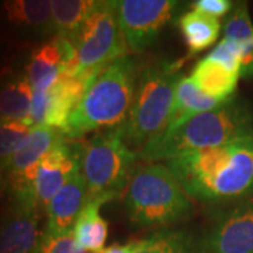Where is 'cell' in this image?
<instances>
[{"label":"cell","instance_id":"6da1fadb","mask_svg":"<svg viewBox=\"0 0 253 253\" xmlns=\"http://www.w3.org/2000/svg\"><path fill=\"white\" fill-rule=\"evenodd\" d=\"M190 199L218 204L253 194V132L165 161Z\"/></svg>","mask_w":253,"mask_h":253},{"label":"cell","instance_id":"7a4b0ae2","mask_svg":"<svg viewBox=\"0 0 253 253\" xmlns=\"http://www.w3.org/2000/svg\"><path fill=\"white\" fill-rule=\"evenodd\" d=\"M138 78L135 59L128 55L103 68L89 82L63 134L79 139L93 131L120 128L134 103Z\"/></svg>","mask_w":253,"mask_h":253},{"label":"cell","instance_id":"3957f363","mask_svg":"<svg viewBox=\"0 0 253 253\" xmlns=\"http://www.w3.org/2000/svg\"><path fill=\"white\" fill-rule=\"evenodd\" d=\"M251 132L252 106L234 97L218 109L193 117L174 131L158 135L138 155L148 163L168 161L186 152L217 148Z\"/></svg>","mask_w":253,"mask_h":253},{"label":"cell","instance_id":"277c9868","mask_svg":"<svg viewBox=\"0 0 253 253\" xmlns=\"http://www.w3.org/2000/svg\"><path fill=\"white\" fill-rule=\"evenodd\" d=\"M179 68L180 62H159L139 73L134 103L126 123L118 128L124 142L135 152L161 135L168 126L181 79Z\"/></svg>","mask_w":253,"mask_h":253},{"label":"cell","instance_id":"5b68a950","mask_svg":"<svg viewBox=\"0 0 253 253\" xmlns=\"http://www.w3.org/2000/svg\"><path fill=\"white\" fill-rule=\"evenodd\" d=\"M126 210L138 226H165L191 214L193 204L166 165L148 163L134 170L126 190Z\"/></svg>","mask_w":253,"mask_h":253},{"label":"cell","instance_id":"8992f818","mask_svg":"<svg viewBox=\"0 0 253 253\" xmlns=\"http://www.w3.org/2000/svg\"><path fill=\"white\" fill-rule=\"evenodd\" d=\"M139 155L124 142L120 129L100 131L82 144L81 173L87 199H116L126 189Z\"/></svg>","mask_w":253,"mask_h":253},{"label":"cell","instance_id":"52a82bcc","mask_svg":"<svg viewBox=\"0 0 253 253\" xmlns=\"http://www.w3.org/2000/svg\"><path fill=\"white\" fill-rule=\"evenodd\" d=\"M71 41L78 55L76 78L91 79L103 68L126 56V45L118 24L117 1H97Z\"/></svg>","mask_w":253,"mask_h":253},{"label":"cell","instance_id":"ba28073f","mask_svg":"<svg viewBox=\"0 0 253 253\" xmlns=\"http://www.w3.org/2000/svg\"><path fill=\"white\" fill-rule=\"evenodd\" d=\"M173 0H121L117 1L118 24L126 49L142 52L154 44L172 20L177 7Z\"/></svg>","mask_w":253,"mask_h":253},{"label":"cell","instance_id":"9c48e42d","mask_svg":"<svg viewBox=\"0 0 253 253\" xmlns=\"http://www.w3.org/2000/svg\"><path fill=\"white\" fill-rule=\"evenodd\" d=\"M82 144L63 136L37 166L31 186V204L38 210L49 201L81 170Z\"/></svg>","mask_w":253,"mask_h":253},{"label":"cell","instance_id":"30bf717a","mask_svg":"<svg viewBox=\"0 0 253 253\" xmlns=\"http://www.w3.org/2000/svg\"><path fill=\"white\" fill-rule=\"evenodd\" d=\"M197 253H253V199L225 211L196 248Z\"/></svg>","mask_w":253,"mask_h":253},{"label":"cell","instance_id":"8fae6325","mask_svg":"<svg viewBox=\"0 0 253 253\" xmlns=\"http://www.w3.org/2000/svg\"><path fill=\"white\" fill-rule=\"evenodd\" d=\"M27 79L34 90H49L63 76L78 75V55L71 40L56 37L33 51Z\"/></svg>","mask_w":253,"mask_h":253},{"label":"cell","instance_id":"7c38bea8","mask_svg":"<svg viewBox=\"0 0 253 253\" xmlns=\"http://www.w3.org/2000/svg\"><path fill=\"white\" fill-rule=\"evenodd\" d=\"M86 200L87 189L79 170L49 201L46 207V234H66L73 231Z\"/></svg>","mask_w":253,"mask_h":253},{"label":"cell","instance_id":"4fadbf2b","mask_svg":"<svg viewBox=\"0 0 253 253\" xmlns=\"http://www.w3.org/2000/svg\"><path fill=\"white\" fill-rule=\"evenodd\" d=\"M42 235L37 210L21 207L0 226V253H37Z\"/></svg>","mask_w":253,"mask_h":253},{"label":"cell","instance_id":"5bb4252c","mask_svg":"<svg viewBox=\"0 0 253 253\" xmlns=\"http://www.w3.org/2000/svg\"><path fill=\"white\" fill-rule=\"evenodd\" d=\"M91 79L63 76L52 89L46 90V113L44 126L65 132L72 113L79 104Z\"/></svg>","mask_w":253,"mask_h":253},{"label":"cell","instance_id":"9a60e30c","mask_svg":"<svg viewBox=\"0 0 253 253\" xmlns=\"http://www.w3.org/2000/svg\"><path fill=\"white\" fill-rule=\"evenodd\" d=\"M226 101H219L217 99L208 97L193 84L189 76H181L177 83L176 94H174V103H173L172 113L168 121V126L162 134L174 131L176 128L181 126L193 117L207 113L211 110L218 109Z\"/></svg>","mask_w":253,"mask_h":253},{"label":"cell","instance_id":"2e32d148","mask_svg":"<svg viewBox=\"0 0 253 253\" xmlns=\"http://www.w3.org/2000/svg\"><path fill=\"white\" fill-rule=\"evenodd\" d=\"M110 197H90L86 200L81 214L73 226V235L82 249L100 253L109 236V224L100 215V207L110 201Z\"/></svg>","mask_w":253,"mask_h":253},{"label":"cell","instance_id":"e0dca14e","mask_svg":"<svg viewBox=\"0 0 253 253\" xmlns=\"http://www.w3.org/2000/svg\"><path fill=\"white\" fill-rule=\"evenodd\" d=\"M189 78L193 84L208 97L229 101L235 97L234 93L241 76L206 56L196 63Z\"/></svg>","mask_w":253,"mask_h":253},{"label":"cell","instance_id":"ac0fdd59","mask_svg":"<svg viewBox=\"0 0 253 253\" xmlns=\"http://www.w3.org/2000/svg\"><path fill=\"white\" fill-rule=\"evenodd\" d=\"M224 38L241 46V76L253 78V24L245 3L236 6L229 14L224 26Z\"/></svg>","mask_w":253,"mask_h":253},{"label":"cell","instance_id":"d6986e66","mask_svg":"<svg viewBox=\"0 0 253 253\" xmlns=\"http://www.w3.org/2000/svg\"><path fill=\"white\" fill-rule=\"evenodd\" d=\"M179 28L189 46L190 54H199L217 41L221 24L218 18L210 17L197 10H191L181 16Z\"/></svg>","mask_w":253,"mask_h":253},{"label":"cell","instance_id":"ffe728a7","mask_svg":"<svg viewBox=\"0 0 253 253\" xmlns=\"http://www.w3.org/2000/svg\"><path fill=\"white\" fill-rule=\"evenodd\" d=\"M34 89L27 76H18L0 86V120L27 123Z\"/></svg>","mask_w":253,"mask_h":253},{"label":"cell","instance_id":"44dd1931","mask_svg":"<svg viewBox=\"0 0 253 253\" xmlns=\"http://www.w3.org/2000/svg\"><path fill=\"white\" fill-rule=\"evenodd\" d=\"M96 6V0H52V27L58 37L73 40Z\"/></svg>","mask_w":253,"mask_h":253},{"label":"cell","instance_id":"7402d4cb","mask_svg":"<svg viewBox=\"0 0 253 253\" xmlns=\"http://www.w3.org/2000/svg\"><path fill=\"white\" fill-rule=\"evenodd\" d=\"M6 18L26 27H52L51 1L48 0H9L3 1Z\"/></svg>","mask_w":253,"mask_h":253},{"label":"cell","instance_id":"603a6c76","mask_svg":"<svg viewBox=\"0 0 253 253\" xmlns=\"http://www.w3.org/2000/svg\"><path fill=\"white\" fill-rule=\"evenodd\" d=\"M197 242L186 231H159L141 239L136 253H196Z\"/></svg>","mask_w":253,"mask_h":253},{"label":"cell","instance_id":"cb8c5ba5","mask_svg":"<svg viewBox=\"0 0 253 253\" xmlns=\"http://www.w3.org/2000/svg\"><path fill=\"white\" fill-rule=\"evenodd\" d=\"M33 126L24 121L0 120V168H7V163L18 148L30 135Z\"/></svg>","mask_w":253,"mask_h":253},{"label":"cell","instance_id":"d4e9b609","mask_svg":"<svg viewBox=\"0 0 253 253\" xmlns=\"http://www.w3.org/2000/svg\"><path fill=\"white\" fill-rule=\"evenodd\" d=\"M207 58L241 76V46L235 41L222 38L207 55Z\"/></svg>","mask_w":253,"mask_h":253},{"label":"cell","instance_id":"484cf974","mask_svg":"<svg viewBox=\"0 0 253 253\" xmlns=\"http://www.w3.org/2000/svg\"><path fill=\"white\" fill-rule=\"evenodd\" d=\"M37 253H90L78 245L73 231L66 234H46L44 232Z\"/></svg>","mask_w":253,"mask_h":253},{"label":"cell","instance_id":"4316f807","mask_svg":"<svg viewBox=\"0 0 253 253\" xmlns=\"http://www.w3.org/2000/svg\"><path fill=\"white\" fill-rule=\"evenodd\" d=\"M194 10L204 13L210 17L219 18L228 14L232 9V1L229 0H197L193 3Z\"/></svg>","mask_w":253,"mask_h":253},{"label":"cell","instance_id":"83f0119b","mask_svg":"<svg viewBox=\"0 0 253 253\" xmlns=\"http://www.w3.org/2000/svg\"><path fill=\"white\" fill-rule=\"evenodd\" d=\"M141 246V241H132L126 245H111L100 253H136Z\"/></svg>","mask_w":253,"mask_h":253},{"label":"cell","instance_id":"f1b7e54d","mask_svg":"<svg viewBox=\"0 0 253 253\" xmlns=\"http://www.w3.org/2000/svg\"><path fill=\"white\" fill-rule=\"evenodd\" d=\"M3 184V174H1V168H0V187Z\"/></svg>","mask_w":253,"mask_h":253},{"label":"cell","instance_id":"f546056e","mask_svg":"<svg viewBox=\"0 0 253 253\" xmlns=\"http://www.w3.org/2000/svg\"><path fill=\"white\" fill-rule=\"evenodd\" d=\"M196 248H197V246H196ZM196 253H197V252H196Z\"/></svg>","mask_w":253,"mask_h":253}]
</instances>
